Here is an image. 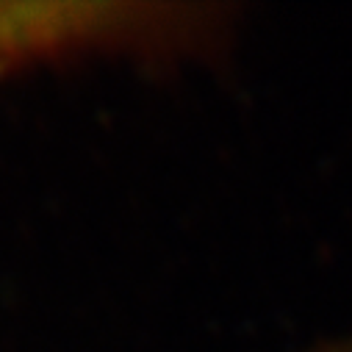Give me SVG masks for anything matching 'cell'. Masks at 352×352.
<instances>
[{
    "instance_id": "7a4b0ae2",
    "label": "cell",
    "mask_w": 352,
    "mask_h": 352,
    "mask_svg": "<svg viewBox=\"0 0 352 352\" xmlns=\"http://www.w3.org/2000/svg\"><path fill=\"white\" fill-rule=\"evenodd\" d=\"M311 352H352V333H344V336H333L322 344H316Z\"/></svg>"
},
{
    "instance_id": "6da1fadb",
    "label": "cell",
    "mask_w": 352,
    "mask_h": 352,
    "mask_svg": "<svg viewBox=\"0 0 352 352\" xmlns=\"http://www.w3.org/2000/svg\"><path fill=\"white\" fill-rule=\"evenodd\" d=\"M236 36L228 3H0V86L95 61H217Z\"/></svg>"
}]
</instances>
